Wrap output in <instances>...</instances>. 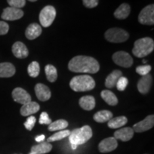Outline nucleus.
Wrapping results in <instances>:
<instances>
[{
    "mask_svg": "<svg viewBox=\"0 0 154 154\" xmlns=\"http://www.w3.org/2000/svg\"><path fill=\"white\" fill-rule=\"evenodd\" d=\"M68 67L71 72L84 74H96L100 69L99 62L94 58L82 55L71 59Z\"/></svg>",
    "mask_w": 154,
    "mask_h": 154,
    "instance_id": "obj_1",
    "label": "nucleus"
},
{
    "mask_svg": "<svg viewBox=\"0 0 154 154\" xmlns=\"http://www.w3.org/2000/svg\"><path fill=\"white\" fill-rule=\"evenodd\" d=\"M70 87L76 92L91 91L95 87V81L88 75H80L74 76L71 80Z\"/></svg>",
    "mask_w": 154,
    "mask_h": 154,
    "instance_id": "obj_2",
    "label": "nucleus"
},
{
    "mask_svg": "<svg viewBox=\"0 0 154 154\" xmlns=\"http://www.w3.org/2000/svg\"><path fill=\"white\" fill-rule=\"evenodd\" d=\"M93 136V133L89 126H84L80 128H76L70 133L69 139L71 144L82 145L86 143Z\"/></svg>",
    "mask_w": 154,
    "mask_h": 154,
    "instance_id": "obj_3",
    "label": "nucleus"
},
{
    "mask_svg": "<svg viewBox=\"0 0 154 154\" xmlns=\"http://www.w3.org/2000/svg\"><path fill=\"white\" fill-rule=\"evenodd\" d=\"M154 42L151 38L144 37L136 40L132 52L135 57L142 58L149 55L153 51Z\"/></svg>",
    "mask_w": 154,
    "mask_h": 154,
    "instance_id": "obj_4",
    "label": "nucleus"
},
{
    "mask_svg": "<svg viewBox=\"0 0 154 154\" xmlns=\"http://www.w3.org/2000/svg\"><path fill=\"white\" fill-rule=\"evenodd\" d=\"M105 38L107 41L112 43H122L128 39L129 34L122 29L111 28L106 32Z\"/></svg>",
    "mask_w": 154,
    "mask_h": 154,
    "instance_id": "obj_5",
    "label": "nucleus"
},
{
    "mask_svg": "<svg viewBox=\"0 0 154 154\" xmlns=\"http://www.w3.org/2000/svg\"><path fill=\"white\" fill-rule=\"evenodd\" d=\"M56 14V9L52 6H46L44 8L42 9L39 14V22L42 26L44 27H48L51 26L54 20Z\"/></svg>",
    "mask_w": 154,
    "mask_h": 154,
    "instance_id": "obj_6",
    "label": "nucleus"
},
{
    "mask_svg": "<svg viewBox=\"0 0 154 154\" xmlns=\"http://www.w3.org/2000/svg\"><path fill=\"white\" fill-rule=\"evenodd\" d=\"M112 59L116 64L125 68H129L132 66L134 62L133 58L131 57L129 54L123 51H117L113 54Z\"/></svg>",
    "mask_w": 154,
    "mask_h": 154,
    "instance_id": "obj_7",
    "label": "nucleus"
},
{
    "mask_svg": "<svg viewBox=\"0 0 154 154\" xmlns=\"http://www.w3.org/2000/svg\"><path fill=\"white\" fill-rule=\"evenodd\" d=\"M138 22L142 24L153 25L154 24V5L146 6L138 15Z\"/></svg>",
    "mask_w": 154,
    "mask_h": 154,
    "instance_id": "obj_8",
    "label": "nucleus"
},
{
    "mask_svg": "<svg viewBox=\"0 0 154 154\" xmlns=\"http://www.w3.org/2000/svg\"><path fill=\"white\" fill-rule=\"evenodd\" d=\"M23 16L24 11L22 9L9 7L4 9L2 18L7 21H14L21 19Z\"/></svg>",
    "mask_w": 154,
    "mask_h": 154,
    "instance_id": "obj_9",
    "label": "nucleus"
},
{
    "mask_svg": "<svg viewBox=\"0 0 154 154\" xmlns=\"http://www.w3.org/2000/svg\"><path fill=\"white\" fill-rule=\"evenodd\" d=\"M12 98L14 101L24 105L32 101V98L29 94L22 88H16L12 91Z\"/></svg>",
    "mask_w": 154,
    "mask_h": 154,
    "instance_id": "obj_10",
    "label": "nucleus"
},
{
    "mask_svg": "<svg viewBox=\"0 0 154 154\" xmlns=\"http://www.w3.org/2000/svg\"><path fill=\"white\" fill-rule=\"evenodd\" d=\"M154 125V116H148L145 119L134 125V131L141 133L153 128Z\"/></svg>",
    "mask_w": 154,
    "mask_h": 154,
    "instance_id": "obj_11",
    "label": "nucleus"
},
{
    "mask_svg": "<svg viewBox=\"0 0 154 154\" xmlns=\"http://www.w3.org/2000/svg\"><path fill=\"white\" fill-rule=\"evenodd\" d=\"M118 146V142L114 137H109L105 138L100 142L99 145V150L101 153H109L116 149Z\"/></svg>",
    "mask_w": 154,
    "mask_h": 154,
    "instance_id": "obj_12",
    "label": "nucleus"
},
{
    "mask_svg": "<svg viewBox=\"0 0 154 154\" xmlns=\"http://www.w3.org/2000/svg\"><path fill=\"white\" fill-rule=\"evenodd\" d=\"M35 93L36 97L42 101H48L51 98V91L47 86L43 84H37L35 86Z\"/></svg>",
    "mask_w": 154,
    "mask_h": 154,
    "instance_id": "obj_13",
    "label": "nucleus"
},
{
    "mask_svg": "<svg viewBox=\"0 0 154 154\" xmlns=\"http://www.w3.org/2000/svg\"><path fill=\"white\" fill-rule=\"evenodd\" d=\"M152 81H153V79H152L151 75L149 74L142 76L138 82L137 87L138 91L142 94L149 93L152 84Z\"/></svg>",
    "mask_w": 154,
    "mask_h": 154,
    "instance_id": "obj_14",
    "label": "nucleus"
},
{
    "mask_svg": "<svg viewBox=\"0 0 154 154\" xmlns=\"http://www.w3.org/2000/svg\"><path fill=\"white\" fill-rule=\"evenodd\" d=\"M12 52L13 54L19 59H24V58L27 57L29 55L27 48L24 44L21 42H17L13 44Z\"/></svg>",
    "mask_w": 154,
    "mask_h": 154,
    "instance_id": "obj_15",
    "label": "nucleus"
},
{
    "mask_svg": "<svg viewBox=\"0 0 154 154\" xmlns=\"http://www.w3.org/2000/svg\"><path fill=\"white\" fill-rule=\"evenodd\" d=\"M42 32V30L41 26L36 23H33V24L29 25L28 27L26 28L25 35L28 39L33 40L41 35Z\"/></svg>",
    "mask_w": 154,
    "mask_h": 154,
    "instance_id": "obj_16",
    "label": "nucleus"
},
{
    "mask_svg": "<svg viewBox=\"0 0 154 154\" xmlns=\"http://www.w3.org/2000/svg\"><path fill=\"white\" fill-rule=\"evenodd\" d=\"M134 131L131 128H123L121 129L116 131L114 133V138L116 139H119L122 141H128L131 139L134 136Z\"/></svg>",
    "mask_w": 154,
    "mask_h": 154,
    "instance_id": "obj_17",
    "label": "nucleus"
},
{
    "mask_svg": "<svg viewBox=\"0 0 154 154\" xmlns=\"http://www.w3.org/2000/svg\"><path fill=\"white\" fill-rule=\"evenodd\" d=\"M39 105L36 102L30 101L22 106L20 109V113L23 116H28L36 113L39 111Z\"/></svg>",
    "mask_w": 154,
    "mask_h": 154,
    "instance_id": "obj_18",
    "label": "nucleus"
},
{
    "mask_svg": "<svg viewBox=\"0 0 154 154\" xmlns=\"http://www.w3.org/2000/svg\"><path fill=\"white\" fill-rule=\"evenodd\" d=\"M16 69L12 63L9 62L0 63V78H8L14 76Z\"/></svg>",
    "mask_w": 154,
    "mask_h": 154,
    "instance_id": "obj_19",
    "label": "nucleus"
},
{
    "mask_svg": "<svg viewBox=\"0 0 154 154\" xmlns=\"http://www.w3.org/2000/svg\"><path fill=\"white\" fill-rule=\"evenodd\" d=\"M52 149V145L48 142L42 143L33 146L31 149V153L33 154H45L49 153Z\"/></svg>",
    "mask_w": 154,
    "mask_h": 154,
    "instance_id": "obj_20",
    "label": "nucleus"
},
{
    "mask_svg": "<svg viewBox=\"0 0 154 154\" xmlns=\"http://www.w3.org/2000/svg\"><path fill=\"white\" fill-rule=\"evenodd\" d=\"M79 105L84 110L91 111L96 106L95 99L92 96H83L79 99Z\"/></svg>",
    "mask_w": 154,
    "mask_h": 154,
    "instance_id": "obj_21",
    "label": "nucleus"
},
{
    "mask_svg": "<svg viewBox=\"0 0 154 154\" xmlns=\"http://www.w3.org/2000/svg\"><path fill=\"white\" fill-rule=\"evenodd\" d=\"M121 76H122V72L120 70H114L106 79L105 86L109 88H113Z\"/></svg>",
    "mask_w": 154,
    "mask_h": 154,
    "instance_id": "obj_22",
    "label": "nucleus"
},
{
    "mask_svg": "<svg viewBox=\"0 0 154 154\" xmlns=\"http://www.w3.org/2000/svg\"><path fill=\"white\" fill-rule=\"evenodd\" d=\"M131 11L130 6L126 3H124L116 9L114 12V17L119 19H124L128 17Z\"/></svg>",
    "mask_w": 154,
    "mask_h": 154,
    "instance_id": "obj_23",
    "label": "nucleus"
},
{
    "mask_svg": "<svg viewBox=\"0 0 154 154\" xmlns=\"http://www.w3.org/2000/svg\"><path fill=\"white\" fill-rule=\"evenodd\" d=\"M113 118V113L107 110H103L96 112L94 116V121L98 123H104Z\"/></svg>",
    "mask_w": 154,
    "mask_h": 154,
    "instance_id": "obj_24",
    "label": "nucleus"
},
{
    "mask_svg": "<svg viewBox=\"0 0 154 154\" xmlns=\"http://www.w3.org/2000/svg\"><path fill=\"white\" fill-rule=\"evenodd\" d=\"M101 96L104 101L110 106H116L118 103V99L116 96L109 90H103L101 91Z\"/></svg>",
    "mask_w": 154,
    "mask_h": 154,
    "instance_id": "obj_25",
    "label": "nucleus"
},
{
    "mask_svg": "<svg viewBox=\"0 0 154 154\" xmlns=\"http://www.w3.org/2000/svg\"><path fill=\"white\" fill-rule=\"evenodd\" d=\"M128 119L126 116H119L112 118L108 122V126L111 128H118L127 124Z\"/></svg>",
    "mask_w": 154,
    "mask_h": 154,
    "instance_id": "obj_26",
    "label": "nucleus"
},
{
    "mask_svg": "<svg viewBox=\"0 0 154 154\" xmlns=\"http://www.w3.org/2000/svg\"><path fill=\"white\" fill-rule=\"evenodd\" d=\"M68 122L66 120L63 119H59L54 121V122H51V124L49 125V128L48 129L50 131H59V130H63L68 126Z\"/></svg>",
    "mask_w": 154,
    "mask_h": 154,
    "instance_id": "obj_27",
    "label": "nucleus"
},
{
    "mask_svg": "<svg viewBox=\"0 0 154 154\" xmlns=\"http://www.w3.org/2000/svg\"><path fill=\"white\" fill-rule=\"evenodd\" d=\"M45 74L47 80L50 82H54L57 79V71L53 65L48 64L45 66Z\"/></svg>",
    "mask_w": 154,
    "mask_h": 154,
    "instance_id": "obj_28",
    "label": "nucleus"
},
{
    "mask_svg": "<svg viewBox=\"0 0 154 154\" xmlns=\"http://www.w3.org/2000/svg\"><path fill=\"white\" fill-rule=\"evenodd\" d=\"M71 131L69 130H62L56 133V134H53L52 136H51L50 137L47 139L48 143L49 142H54L57 141V140H59L63 139V138L68 137V136L70 135Z\"/></svg>",
    "mask_w": 154,
    "mask_h": 154,
    "instance_id": "obj_29",
    "label": "nucleus"
},
{
    "mask_svg": "<svg viewBox=\"0 0 154 154\" xmlns=\"http://www.w3.org/2000/svg\"><path fill=\"white\" fill-rule=\"evenodd\" d=\"M27 72L31 77L35 78L38 76L40 72V66L37 61H33L29 65Z\"/></svg>",
    "mask_w": 154,
    "mask_h": 154,
    "instance_id": "obj_30",
    "label": "nucleus"
},
{
    "mask_svg": "<svg viewBox=\"0 0 154 154\" xmlns=\"http://www.w3.org/2000/svg\"><path fill=\"white\" fill-rule=\"evenodd\" d=\"M128 80L127 79L126 77L121 76L120 78L119 79L118 82H117L116 86L117 89H118L119 91H123L126 89L127 86H128Z\"/></svg>",
    "mask_w": 154,
    "mask_h": 154,
    "instance_id": "obj_31",
    "label": "nucleus"
},
{
    "mask_svg": "<svg viewBox=\"0 0 154 154\" xmlns=\"http://www.w3.org/2000/svg\"><path fill=\"white\" fill-rule=\"evenodd\" d=\"M151 70V66L150 65H143V66H138L136 67V72L140 76H143L149 74Z\"/></svg>",
    "mask_w": 154,
    "mask_h": 154,
    "instance_id": "obj_32",
    "label": "nucleus"
},
{
    "mask_svg": "<svg viewBox=\"0 0 154 154\" xmlns=\"http://www.w3.org/2000/svg\"><path fill=\"white\" fill-rule=\"evenodd\" d=\"M7 2L11 7L21 9L26 5V0H7Z\"/></svg>",
    "mask_w": 154,
    "mask_h": 154,
    "instance_id": "obj_33",
    "label": "nucleus"
},
{
    "mask_svg": "<svg viewBox=\"0 0 154 154\" xmlns=\"http://www.w3.org/2000/svg\"><path fill=\"white\" fill-rule=\"evenodd\" d=\"M36 123V118L33 116H30L29 118L26 119V121L24 123V126L26 129L29 131H32V128H34V125Z\"/></svg>",
    "mask_w": 154,
    "mask_h": 154,
    "instance_id": "obj_34",
    "label": "nucleus"
},
{
    "mask_svg": "<svg viewBox=\"0 0 154 154\" xmlns=\"http://www.w3.org/2000/svg\"><path fill=\"white\" fill-rule=\"evenodd\" d=\"M38 122H39L40 124L49 125L52 121H51V119L49 118V115L47 112H42L40 115Z\"/></svg>",
    "mask_w": 154,
    "mask_h": 154,
    "instance_id": "obj_35",
    "label": "nucleus"
},
{
    "mask_svg": "<svg viewBox=\"0 0 154 154\" xmlns=\"http://www.w3.org/2000/svg\"><path fill=\"white\" fill-rule=\"evenodd\" d=\"M83 4L87 8H94L99 5V0H82Z\"/></svg>",
    "mask_w": 154,
    "mask_h": 154,
    "instance_id": "obj_36",
    "label": "nucleus"
},
{
    "mask_svg": "<svg viewBox=\"0 0 154 154\" xmlns=\"http://www.w3.org/2000/svg\"><path fill=\"white\" fill-rule=\"evenodd\" d=\"M9 26L7 23L0 21V35H5L9 32Z\"/></svg>",
    "mask_w": 154,
    "mask_h": 154,
    "instance_id": "obj_37",
    "label": "nucleus"
},
{
    "mask_svg": "<svg viewBox=\"0 0 154 154\" xmlns=\"http://www.w3.org/2000/svg\"><path fill=\"white\" fill-rule=\"evenodd\" d=\"M44 139H45V136H44V135H40V136H38L37 137L35 138V140L37 142L43 141Z\"/></svg>",
    "mask_w": 154,
    "mask_h": 154,
    "instance_id": "obj_38",
    "label": "nucleus"
},
{
    "mask_svg": "<svg viewBox=\"0 0 154 154\" xmlns=\"http://www.w3.org/2000/svg\"><path fill=\"white\" fill-rule=\"evenodd\" d=\"M77 146H76V145H74V144H72V149L73 150L76 149Z\"/></svg>",
    "mask_w": 154,
    "mask_h": 154,
    "instance_id": "obj_39",
    "label": "nucleus"
},
{
    "mask_svg": "<svg viewBox=\"0 0 154 154\" xmlns=\"http://www.w3.org/2000/svg\"><path fill=\"white\" fill-rule=\"evenodd\" d=\"M29 1H30V2H36V1H37V0H29Z\"/></svg>",
    "mask_w": 154,
    "mask_h": 154,
    "instance_id": "obj_40",
    "label": "nucleus"
},
{
    "mask_svg": "<svg viewBox=\"0 0 154 154\" xmlns=\"http://www.w3.org/2000/svg\"><path fill=\"white\" fill-rule=\"evenodd\" d=\"M143 63H145L147 62V61H146V60H143Z\"/></svg>",
    "mask_w": 154,
    "mask_h": 154,
    "instance_id": "obj_41",
    "label": "nucleus"
},
{
    "mask_svg": "<svg viewBox=\"0 0 154 154\" xmlns=\"http://www.w3.org/2000/svg\"><path fill=\"white\" fill-rule=\"evenodd\" d=\"M30 154H33V153H30Z\"/></svg>",
    "mask_w": 154,
    "mask_h": 154,
    "instance_id": "obj_42",
    "label": "nucleus"
}]
</instances>
